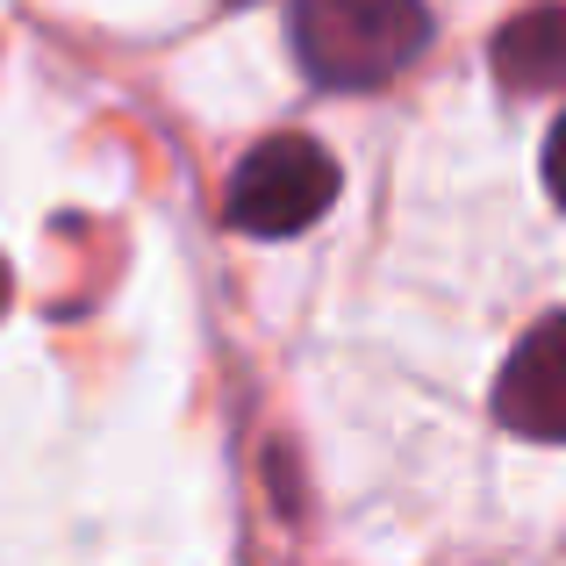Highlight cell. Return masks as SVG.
I'll use <instances>...</instances> for the list:
<instances>
[{
    "label": "cell",
    "mask_w": 566,
    "mask_h": 566,
    "mask_svg": "<svg viewBox=\"0 0 566 566\" xmlns=\"http://www.w3.org/2000/svg\"><path fill=\"white\" fill-rule=\"evenodd\" d=\"M488 57L510 94H566V8H531L502 22Z\"/></svg>",
    "instance_id": "obj_4"
},
{
    "label": "cell",
    "mask_w": 566,
    "mask_h": 566,
    "mask_svg": "<svg viewBox=\"0 0 566 566\" xmlns=\"http://www.w3.org/2000/svg\"><path fill=\"white\" fill-rule=\"evenodd\" d=\"M337 201V158L316 137H265L230 172V222L244 237H302Z\"/></svg>",
    "instance_id": "obj_2"
},
{
    "label": "cell",
    "mask_w": 566,
    "mask_h": 566,
    "mask_svg": "<svg viewBox=\"0 0 566 566\" xmlns=\"http://www.w3.org/2000/svg\"><path fill=\"white\" fill-rule=\"evenodd\" d=\"M495 416L516 430V438L566 444V308L545 316V323H531L524 345L502 359Z\"/></svg>",
    "instance_id": "obj_3"
},
{
    "label": "cell",
    "mask_w": 566,
    "mask_h": 566,
    "mask_svg": "<svg viewBox=\"0 0 566 566\" xmlns=\"http://www.w3.org/2000/svg\"><path fill=\"white\" fill-rule=\"evenodd\" d=\"M545 193H553L559 216H566V115L553 123V137H545Z\"/></svg>",
    "instance_id": "obj_5"
},
{
    "label": "cell",
    "mask_w": 566,
    "mask_h": 566,
    "mask_svg": "<svg viewBox=\"0 0 566 566\" xmlns=\"http://www.w3.org/2000/svg\"><path fill=\"white\" fill-rule=\"evenodd\" d=\"M294 57L316 86H380L430 43L423 0H287Z\"/></svg>",
    "instance_id": "obj_1"
}]
</instances>
